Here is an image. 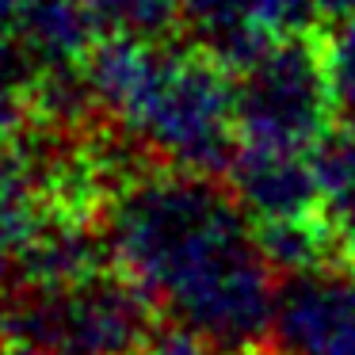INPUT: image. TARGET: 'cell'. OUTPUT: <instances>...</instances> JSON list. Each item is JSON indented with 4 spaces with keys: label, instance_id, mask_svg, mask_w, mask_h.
Segmentation results:
<instances>
[{
    "label": "cell",
    "instance_id": "cell-3",
    "mask_svg": "<svg viewBox=\"0 0 355 355\" xmlns=\"http://www.w3.org/2000/svg\"><path fill=\"white\" fill-rule=\"evenodd\" d=\"M161 324L149 294L115 260L62 279H19L0 298V332L46 355H141Z\"/></svg>",
    "mask_w": 355,
    "mask_h": 355
},
{
    "label": "cell",
    "instance_id": "cell-13",
    "mask_svg": "<svg viewBox=\"0 0 355 355\" xmlns=\"http://www.w3.org/2000/svg\"><path fill=\"white\" fill-rule=\"evenodd\" d=\"M321 16H324V24L355 19V0H321Z\"/></svg>",
    "mask_w": 355,
    "mask_h": 355
},
{
    "label": "cell",
    "instance_id": "cell-1",
    "mask_svg": "<svg viewBox=\"0 0 355 355\" xmlns=\"http://www.w3.org/2000/svg\"><path fill=\"white\" fill-rule=\"evenodd\" d=\"M103 233L164 324L230 355L263 344L275 263L225 176L149 164L115 195Z\"/></svg>",
    "mask_w": 355,
    "mask_h": 355
},
{
    "label": "cell",
    "instance_id": "cell-14",
    "mask_svg": "<svg viewBox=\"0 0 355 355\" xmlns=\"http://www.w3.org/2000/svg\"><path fill=\"white\" fill-rule=\"evenodd\" d=\"M0 355H46V352L35 347V344H27V340H19V336L0 332Z\"/></svg>",
    "mask_w": 355,
    "mask_h": 355
},
{
    "label": "cell",
    "instance_id": "cell-2",
    "mask_svg": "<svg viewBox=\"0 0 355 355\" xmlns=\"http://www.w3.org/2000/svg\"><path fill=\"white\" fill-rule=\"evenodd\" d=\"M96 107L157 164L225 176L241 149L237 73L184 39L100 35L85 58Z\"/></svg>",
    "mask_w": 355,
    "mask_h": 355
},
{
    "label": "cell",
    "instance_id": "cell-9",
    "mask_svg": "<svg viewBox=\"0 0 355 355\" xmlns=\"http://www.w3.org/2000/svg\"><path fill=\"white\" fill-rule=\"evenodd\" d=\"M324 58L340 123H355V19L324 24Z\"/></svg>",
    "mask_w": 355,
    "mask_h": 355
},
{
    "label": "cell",
    "instance_id": "cell-5",
    "mask_svg": "<svg viewBox=\"0 0 355 355\" xmlns=\"http://www.w3.org/2000/svg\"><path fill=\"white\" fill-rule=\"evenodd\" d=\"M268 355H355V268L344 256L275 268Z\"/></svg>",
    "mask_w": 355,
    "mask_h": 355
},
{
    "label": "cell",
    "instance_id": "cell-8",
    "mask_svg": "<svg viewBox=\"0 0 355 355\" xmlns=\"http://www.w3.org/2000/svg\"><path fill=\"white\" fill-rule=\"evenodd\" d=\"M100 35H126V39H180L184 0H85Z\"/></svg>",
    "mask_w": 355,
    "mask_h": 355
},
{
    "label": "cell",
    "instance_id": "cell-10",
    "mask_svg": "<svg viewBox=\"0 0 355 355\" xmlns=\"http://www.w3.org/2000/svg\"><path fill=\"white\" fill-rule=\"evenodd\" d=\"M141 355H230V352H222V347L176 329V324H161V332L149 340V347Z\"/></svg>",
    "mask_w": 355,
    "mask_h": 355
},
{
    "label": "cell",
    "instance_id": "cell-6",
    "mask_svg": "<svg viewBox=\"0 0 355 355\" xmlns=\"http://www.w3.org/2000/svg\"><path fill=\"white\" fill-rule=\"evenodd\" d=\"M225 180H230L233 195L241 199V207L248 210L252 225L332 218L309 149H279V146L241 141Z\"/></svg>",
    "mask_w": 355,
    "mask_h": 355
},
{
    "label": "cell",
    "instance_id": "cell-7",
    "mask_svg": "<svg viewBox=\"0 0 355 355\" xmlns=\"http://www.w3.org/2000/svg\"><path fill=\"white\" fill-rule=\"evenodd\" d=\"M180 39L218 58L225 69H245L271 46V31L260 24L248 0H184Z\"/></svg>",
    "mask_w": 355,
    "mask_h": 355
},
{
    "label": "cell",
    "instance_id": "cell-11",
    "mask_svg": "<svg viewBox=\"0 0 355 355\" xmlns=\"http://www.w3.org/2000/svg\"><path fill=\"white\" fill-rule=\"evenodd\" d=\"M336 241H340V256L355 268V210L336 218Z\"/></svg>",
    "mask_w": 355,
    "mask_h": 355
},
{
    "label": "cell",
    "instance_id": "cell-4",
    "mask_svg": "<svg viewBox=\"0 0 355 355\" xmlns=\"http://www.w3.org/2000/svg\"><path fill=\"white\" fill-rule=\"evenodd\" d=\"M237 123L241 141L313 153L340 123L332 100L324 24L279 39L256 62L237 69Z\"/></svg>",
    "mask_w": 355,
    "mask_h": 355
},
{
    "label": "cell",
    "instance_id": "cell-12",
    "mask_svg": "<svg viewBox=\"0 0 355 355\" xmlns=\"http://www.w3.org/2000/svg\"><path fill=\"white\" fill-rule=\"evenodd\" d=\"M8 248H12L8 241H0V298H4V294H8L12 286H16V283H12V275H19V268H16V256H12Z\"/></svg>",
    "mask_w": 355,
    "mask_h": 355
}]
</instances>
